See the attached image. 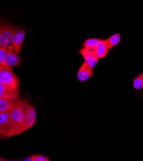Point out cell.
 <instances>
[{
	"label": "cell",
	"instance_id": "6da1fadb",
	"mask_svg": "<svg viewBox=\"0 0 143 161\" xmlns=\"http://www.w3.org/2000/svg\"><path fill=\"white\" fill-rule=\"evenodd\" d=\"M26 102L17 100L16 104L10 112V127L8 132L5 134V137H10L16 136V133L21 126L26 106Z\"/></svg>",
	"mask_w": 143,
	"mask_h": 161
},
{
	"label": "cell",
	"instance_id": "7a4b0ae2",
	"mask_svg": "<svg viewBox=\"0 0 143 161\" xmlns=\"http://www.w3.org/2000/svg\"><path fill=\"white\" fill-rule=\"evenodd\" d=\"M20 79L12 69L0 66V84L8 86L19 92Z\"/></svg>",
	"mask_w": 143,
	"mask_h": 161
},
{
	"label": "cell",
	"instance_id": "3957f363",
	"mask_svg": "<svg viewBox=\"0 0 143 161\" xmlns=\"http://www.w3.org/2000/svg\"><path fill=\"white\" fill-rule=\"evenodd\" d=\"M19 30L18 26L7 24L0 25V47L7 49L12 45L13 39Z\"/></svg>",
	"mask_w": 143,
	"mask_h": 161
},
{
	"label": "cell",
	"instance_id": "277c9868",
	"mask_svg": "<svg viewBox=\"0 0 143 161\" xmlns=\"http://www.w3.org/2000/svg\"><path fill=\"white\" fill-rule=\"evenodd\" d=\"M36 112L34 107L28 102H26L23 122L21 126L16 131V136L19 135V134H21L32 128L36 122Z\"/></svg>",
	"mask_w": 143,
	"mask_h": 161
},
{
	"label": "cell",
	"instance_id": "5b68a950",
	"mask_svg": "<svg viewBox=\"0 0 143 161\" xmlns=\"http://www.w3.org/2000/svg\"><path fill=\"white\" fill-rule=\"evenodd\" d=\"M78 52L83 57L85 63H86L91 69H94L99 61V58L96 53V49L83 48L79 50Z\"/></svg>",
	"mask_w": 143,
	"mask_h": 161
},
{
	"label": "cell",
	"instance_id": "8992f818",
	"mask_svg": "<svg viewBox=\"0 0 143 161\" xmlns=\"http://www.w3.org/2000/svg\"><path fill=\"white\" fill-rule=\"evenodd\" d=\"M19 93L13 88L3 84H0V99L18 100Z\"/></svg>",
	"mask_w": 143,
	"mask_h": 161
},
{
	"label": "cell",
	"instance_id": "52a82bcc",
	"mask_svg": "<svg viewBox=\"0 0 143 161\" xmlns=\"http://www.w3.org/2000/svg\"><path fill=\"white\" fill-rule=\"evenodd\" d=\"M26 35V31L23 29H19L16 33L14 39L12 41V48L14 51L16 53H19L21 52L22 45L23 44V42L25 39V37Z\"/></svg>",
	"mask_w": 143,
	"mask_h": 161
},
{
	"label": "cell",
	"instance_id": "ba28073f",
	"mask_svg": "<svg viewBox=\"0 0 143 161\" xmlns=\"http://www.w3.org/2000/svg\"><path fill=\"white\" fill-rule=\"evenodd\" d=\"M21 62V58L14 51V50L10 48L7 49L6 63L9 69H12V66H18L20 65Z\"/></svg>",
	"mask_w": 143,
	"mask_h": 161
},
{
	"label": "cell",
	"instance_id": "9c48e42d",
	"mask_svg": "<svg viewBox=\"0 0 143 161\" xmlns=\"http://www.w3.org/2000/svg\"><path fill=\"white\" fill-rule=\"evenodd\" d=\"M93 74V69H91L86 63L84 62L78 70L77 76L78 80L80 82H85L86 80L92 76Z\"/></svg>",
	"mask_w": 143,
	"mask_h": 161
},
{
	"label": "cell",
	"instance_id": "30bf717a",
	"mask_svg": "<svg viewBox=\"0 0 143 161\" xmlns=\"http://www.w3.org/2000/svg\"><path fill=\"white\" fill-rule=\"evenodd\" d=\"M10 112L0 114V135L5 136L10 127Z\"/></svg>",
	"mask_w": 143,
	"mask_h": 161
},
{
	"label": "cell",
	"instance_id": "8fae6325",
	"mask_svg": "<svg viewBox=\"0 0 143 161\" xmlns=\"http://www.w3.org/2000/svg\"><path fill=\"white\" fill-rule=\"evenodd\" d=\"M121 36L119 33H116L112 35L107 39L104 40V43L108 49H112L116 45H118L121 42Z\"/></svg>",
	"mask_w": 143,
	"mask_h": 161
},
{
	"label": "cell",
	"instance_id": "7c38bea8",
	"mask_svg": "<svg viewBox=\"0 0 143 161\" xmlns=\"http://www.w3.org/2000/svg\"><path fill=\"white\" fill-rule=\"evenodd\" d=\"M103 39L98 38H90L86 39L83 43L84 48L96 49L102 43Z\"/></svg>",
	"mask_w": 143,
	"mask_h": 161
},
{
	"label": "cell",
	"instance_id": "4fadbf2b",
	"mask_svg": "<svg viewBox=\"0 0 143 161\" xmlns=\"http://www.w3.org/2000/svg\"><path fill=\"white\" fill-rule=\"evenodd\" d=\"M17 100L11 101L6 99H0V114L10 111L16 104Z\"/></svg>",
	"mask_w": 143,
	"mask_h": 161
},
{
	"label": "cell",
	"instance_id": "5bb4252c",
	"mask_svg": "<svg viewBox=\"0 0 143 161\" xmlns=\"http://www.w3.org/2000/svg\"><path fill=\"white\" fill-rule=\"evenodd\" d=\"M108 52L109 49L104 43V40L103 42L96 49V55L99 59L105 58L108 55Z\"/></svg>",
	"mask_w": 143,
	"mask_h": 161
},
{
	"label": "cell",
	"instance_id": "9a60e30c",
	"mask_svg": "<svg viewBox=\"0 0 143 161\" xmlns=\"http://www.w3.org/2000/svg\"><path fill=\"white\" fill-rule=\"evenodd\" d=\"M133 85L136 90L143 88V73L140 74L134 79Z\"/></svg>",
	"mask_w": 143,
	"mask_h": 161
},
{
	"label": "cell",
	"instance_id": "2e32d148",
	"mask_svg": "<svg viewBox=\"0 0 143 161\" xmlns=\"http://www.w3.org/2000/svg\"><path fill=\"white\" fill-rule=\"evenodd\" d=\"M7 51V49L0 47V66L7 67V68H8L6 63Z\"/></svg>",
	"mask_w": 143,
	"mask_h": 161
},
{
	"label": "cell",
	"instance_id": "e0dca14e",
	"mask_svg": "<svg viewBox=\"0 0 143 161\" xmlns=\"http://www.w3.org/2000/svg\"><path fill=\"white\" fill-rule=\"evenodd\" d=\"M33 161H50L47 157L41 155H36L32 156Z\"/></svg>",
	"mask_w": 143,
	"mask_h": 161
},
{
	"label": "cell",
	"instance_id": "ac0fdd59",
	"mask_svg": "<svg viewBox=\"0 0 143 161\" xmlns=\"http://www.w3.org/2000/svg\"><path fill=\"white\" fill-rule=\"evenodd\" d=\"M0 161H18V160H8V159H6L2 157H0Z\"/></svg>",
	"mask_w": 143,
	"mask_h": 161
},
{
	"label": "cell",
	"instance_id": "d6986e66",
	"mask_svg": "<svg viewBox=\"0 0 143 161\" xmlns=\"http://www.w3.org/2000/svg\"><path fill=\"white\" fill-rule=\"evenodd\" d=\"M23 161H33V159H32V156L31 157H27L25 158Z\"/></svg>",
	"mask_w": 143,
	"mask_h": 161
}]
</instances>
